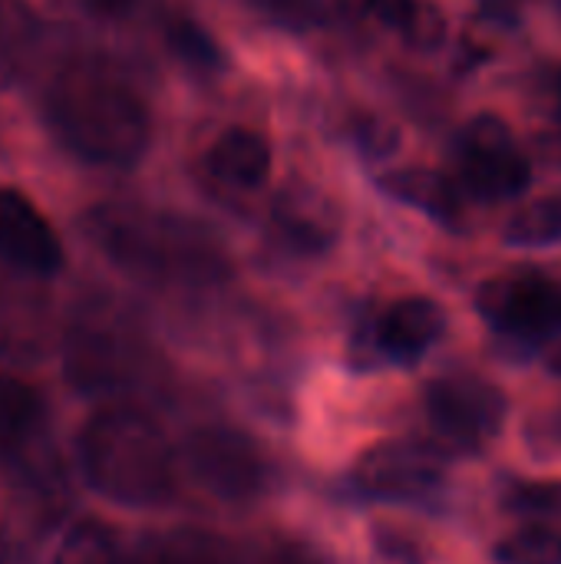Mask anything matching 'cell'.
<instances>
[{"mask_svg":"<svg viewBox=\"0 0 561 564\" xmlns=\"http://www.w3.org/2000/svg\"><path fill=\"white\" fill-rule=\"evenodd\" d=\"M354 3H360L364 10H370V13H377L384 23H390V26H403V20L410 17V10H413V0H354Z\"/></svg>","mask_w":561,"mask_h":564,"instance_id":"obj_29","label":"cell"},{"mask_svg":"<svg viewBox=\"0 0 561 564\" xmlns=\"http://www.w3.org/2000/svg\"><path fill=\"white\" fill-rule=\"evenodd\" d=\"M139 564H225V562H222V552H218V545H215L212 539L179 532V535H165V539H159L155 545H149Z\"/></svg>","mask_w":561,"mask_h":564,"instance_id":"obj_22","label":"cell"},{"mask_svg":"<svg viewBox=\"0 0 561 564\" xmlns=\"http://www.w3.org/2000/svg\"><path fill=\"white\" fill-rule=\"evenodd\" d=\"M53 304L43 278L0 264V357L33 364L53 347Z\"/></svg>","mask_w":561,"mask_h":564,"instance_id":"obj_10","label":"cell"},{"mask_svg":"<svg viewBox=\"0 0 561 564\" xmlns=\"http://www.w3.org/2000/svg\"><path fill=\"white\" fill-rule=\"evenodd\" d=\"M261 564H324V558H321L311 545L284 539V542H274V545L265 552Z\"/></svg>","mask_w":561,"mask_h":564,"instance_id":"obj_27","label":"cell"},{"mask_svg":"<svg viewBox=\"0 0 561 564\" xmlns=\"http://www.w3.org/2000/svg\"><path fill=\"white\" fill-rule=\"evenodd\" d=\"M446 317L436 301L430 297H403L387 307L367 334V357L370 364H413L420 360L443 334Z\"/></svg>","mask_w":561,"mask_h":564,"instance_id":"obj_12","label":"cell"},{"mask_svg":"<svg viewBox=\"0 0 561 564\" xmlns=\"http://www.w3.org/2000/svg\"><path fill=\"white\" fill-rule=\"evenodd\" d=\"M555 440L561 443V416H559V423H555Z\"/></svg>","mask_w":561,"mask_h":564,"instance_id":"obj_33","label":"cell"},{"mask_svg":"<svg viewBox=\"0 0 561 564\" xmlns=\"http://www.w3.org/2000/svg\"><path fill=\"white\" fill-rule=\"evenodd\" d=\"M195 482L222 502H251L268 486V463L255 440L231 426H202L185 443Z\"/></svg>","mask_w":561,"mask_h":564,"instance_id":"obj_6","label":"cell"},{"mask_svg":"<svg viewBox=\"0 0 561 564\" xmlns=\"http://www.w3.org/2000/svg\"><path fill=\"white\" fill-rule=\"evenodd\" d=\"M50 564H119V542L106 525L79 522L63 535Z\"/></svg>","mask_w":561,"mask_h":564,"instance_id":"obj_18","label":"cell"},{"mask_svg":"<svg viewBox=\"0 0 561 564\" xmlns=\"http://www.w3.org/2000/svg\"><path fill=\"white\" fill-rule=\"evenodd\" d=\"M380 188L433 218H456L460 212V185L433 169H403L380 178Z\"/></svg>","mask_w":561,"mask_h":564,"instance_id":"obj_16","label":"cell"},{"mask_svg":"<svg viewBox=\"0 0 561 564\" xmlns=\"http://www.w3.org/2000/svg\"><path fill=\"white\" fill-rule=\"evenodd\" d=\"M549 370H552V373H559V377H561V344L555 347V350H552V354H549Z\"/></svg>","mask_w":561,"mask_h":564,"instance_id":"obj_31","label":"cell"},{"mask_svg":"<svg viewBox=\"0 0 561 564\" xmlns=\"http://www.w3.org/2000/svg\"><path fill=\"white\" fill-rule=\"evenodd\" d=\"M208 169L235 188H258L271 175V149L251 129H228L208 149Z\"/></svg>","mask_w":561,"mask_h":564,"instance_id":"obj_15","label":"cell"},{"mask_svg":"<svg viewBox=\"0 0 561 564\" xmlns=\"http://www.w3.org/2000/svg\"><path fill=\"white\" fill-rule=\"evenodd\" d=\"M36 46V17L26 0H0V89H7Z\"/></svg>","mask_w":561,"mask_h":564,"instance_id":"obj_17","label":"cell"},{"mask_svg":"<svg viewBox=\"0 0 561 564\" xmlns=\"http://www.w3.org/2000/svg\"><path fill=\"white\" fill-rule=\"evenodd\" d=\"M274 221L284 238L301 251H324L334 245L341 218L334 205L311 188H288L274 202Z\"/></svg>","mask_w":561,"mask_h":564,"instance_id":"obj_13","label":"cell"},{"mask_svg":"<svg viewBox=\"0 0 561 564\" xmlns=\"http://www.w3.org/2000/svg\"><path fill=\"white\" fill-rule=\"evenodd\" d=\"M139 0H89V7L99 13V17H126Z\"/></svg>","mask_w":561,"mask_h":564,"instance_id":"obj_30","label":"cell"},{"mask_svg":"<svg viewBox=\"0 0 561 564\" xmlns=\"http://www.w3.org/2000/svg\"><path fill=\"white\" fill-rule=\"evenodd\" d=\"M476 307L499 334L522 344L549 340L561 330V284L542 274L493 278L476 291Z\"/></svg>","mask_w":561,"mask_h":564,"instance_id":"obj_7","label":"cell"},{"mask_svg":"<svg viewBox=\"0 0 561 564\" xmlns=\"http://www.w3.org/2000/svg\"><path fill=\"white\" fill-rule=\"evenodd\" d=\"M552 89H555V102H559V112H561V69L555 73V79H552Z\"/></svg>","mask_w":561,"mask_h":564,"instance_id":"obj_32","label":"cell"},{"mask_svg":"<svg viewBox=\"0 0 561 564\" xmlns=\"http://www.w3.org/2000/svg\"><path fill=\"white\" fill-rule=\"evenodd\" d=\"M63 367L69 383L89 397H116L132 390L149 367L136 330L103 307H83L63 337Z\"/></svg>","mask_w":561,"mask_h":564,"instance_id":"obj_4","label":"cell"},{"mask_svg":"<svg viewBox=\"0 0 561 564\" xmlns=\"http://www.w3.org/2000/svg\"><path fill=\"white\" fill-rule=\"evenodd\" d=\"M271 23L288 30H311L324 20L327 0H251Z\"/></svg>","mask_w":561,"mask_h":564,"instance_id":"obj_24","label":"cell"},{"mask_svg":"<svg viewBox=\"0 0 561 564\" xmlns=\"http://www.w3.org/2000/svg\"><path fill=\"white\" fill-rule=\"evenodd\" d=\"M40 426H43L40 393L23 380L0 373V469H10L30 449H36Z\"/></svg>","mask_w":561,"mask_h":564,"instance_id":"obj_14","label":"cell"},{"mask_svg":"<svg viewBox=\"0 0 561 564\" xmlns=\"http://www.w3.org/2000/svg\"><path fill=\"white\" fill-rule=\"evenodd\" d=\"M169 46L179 59H185L195 69H218L225 59L215 36L188 17H179L169 23Z\"/></svg>","mask_w":561,"mask_h":564,"instance_id":"obj_21","label":"cell"},{"mask_svg":"<svg viewBox=\"0 0 561 564\" xmlns=\"http://www.w3.org/2000/svg\"><path fill=\"white\" fill-rule=\"evenodd\" d=\"M499 564H561V532L546 525H526L499 539Z\"/></svg>","mask_w":561,"mask_h":564,"instance_id":"obj_20","label":"cell"},{"mask_svg":"<svg viewBox=\"0 0 561 564\" xmlns=\"http://www.w3.org/2000/svg\"><path fill=\"white\" fill-rule=\"evenodd\" d=\"M0 264L36 278L63 268V245L53 225L17 188H0Z\"/></svg>","mask_w":561,"mask_h":564,"instance_id":"obj_11","label":"cell"},{"mask_svg":"<svg viewBox=\"0 0 561 564\" xmlns=\"http://www.w3.org/2000/svg\"><path fill=\"white\" fill-rule=\"evenodd\" d=\"M443 456L420 443H380L354 466V489L374 502L423 506L443 489Z\"/></svg>","mask_w":561,"mask_h":564,"instance_id":"obj_8","label":"cell"},{"mask_svg":"<svg viewBox=\"0 0 561 564\" xmlns=\"http://www.w3.org/2000/svg\"><path fill=\"white\" fill-rule=\"evenodd\" d=\"M357 139H360V145H364L370 155H377V159L393 155V152H397V145H400V132H397L393 126L380 122V119H367V122H360Z\"/></svg>","mask_w":561,"mask_h":564,"instance_id":"obj_26","label":"cell"},{"mask_svg":"<svg viewBox=\"0 0 561 564\" xmlns=\"http://www.w3.org/2000/svg\"><path fill=\"white\" fill-rule=\"evenodd\" d=\"M503 506L516 516H561V482H509Z\"/></svg>","mask_w":561,"mask_h":564,"instance_id":"obj_23","label":"cell"},{"mask_svg":"<svg viewBox=\"0 0 561 564\" xmlns=\"http://www.w3.org/2000/svg\"><path fill=\"white\" fill-rule=\"evenodd\" d=\"M86 231L109 261L139 281H208L218 271L208 235L179 215L112 202L86 215Z\"/></svg>","mask_w":561,"mask_h":564,"instance_id":"obj_3","label":"cell"},{"mask_svg":"<svg viewBox=\"0 0 561 564\" xmlns=\"http://www.w3.org/2000/svg\"><path fill=\"white\" fill-rule=\"evenodd\" d=\"M0 564H33L26 542L13 532V525L0 516Z\"/></svg>","mask_w":561,"mask_h":564,"instance_id":"obj_28","label":"cell"},{"mask_svg":"<svg viewBox=\"0 0 561 564\" xmlns=\"http://www.w3.org/2000/svg\"><path fill=\"white\" fill-rule=\"evenodd\" d=\"M79 473L93 492L122 509H159L175 496V449L162 426L132 406L86 420L76 440Z\"/></svg>","mask_w":561,"mask_h":564,"instance_id":"obj_2","label":"cell"},{"mask_svg":"<svg viewBox=\"0 0 561 564\" xmlns=\"http://www.w3.org/2000/svg\"><path fill=\"white\" fill-rule=\"evenodd\" d=\"M46 119L69 152L112 169L136 165L152 132L136 86L99 56H79L56 69L46 89Z\"/></svg>","mask_w":561,"mask_h":564,"instance_id":"obj_1","label":"cell"},{"mask_svg":"<svg viewBox=\"0 0 561 564\" xmlns=\"http://www.w3.org/2000/svg\"><path fill=\"white\" fill-rule=\"evenodd\" d=\"M427 423L436 443L456 456H476L503 433L509 403L506 397L476 377H446L430 383L423 397Z\"/></svg>","mask_w":561,"mask_h":564,"instance_id":"obj_5","label":"cell"},{"mask_svg":"<svg viewBox=\"0 0 561 564\" xmlns=\"http://www.w3.org/2000/svg\"><path fill=\"white\" fill-rule=\"evenodd\" d=\"M561 238V202L542 198L519 208L506 225V241L516 248H542Z\"/></svg>","mask_w":561,"mask_h":564,"instance_id":"obj_19","label":"cell"},{"mask_svg":"<svg viewBox=\"0 0 561 564\" xmlns=\"http://www.w3.org/2000/svg\"><path fill=\"white\" fill-rule=\"evenodd\" d=\"M460 175L463 185L479 195V198H513L522 195L532 165L519 152L513 129L499 116H476L463 132H460Z\"/></svg>","mask_w":561,"mask_h":564,"instance_id":"obj_9","label":"cell"},{"mask_svg":"<svg viewBox=\"0 0 561 564\" xmlns=\"http://www.w3.org/2000/svg\"><path fill=\"white\" fill-rule=\"evenodd\" d=\"M403 33H407V40L413 43V46H420V50H433V46H440L443 40H446V17H443V10L436 7V3H420V0H413V10H410V17L403 20V26H400Z\"/></svg>","mask_w":561,"mask_h":564,"instance_id":"obj_25","label":"cell"}]
</instances>
